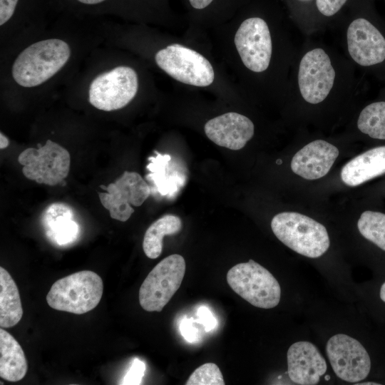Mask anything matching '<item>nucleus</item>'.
<instances>
[{
    "label": "nucleus",
    "instance_id": "nucleus-25",
    "mask_svg": "<svg viewBox=\"0 0 385 385\" xmlns=\"http://www.w3.org/2000/svg\"><path fill=\"white\" fill-rule=\"evenodd\" d=\"M346 0H316L319 11L326 16H331L337 14Z\"/></svg>",
    "mask_w": 385,
    "mask_h": 385
},
{
    "label": "nucleus",
    "instance_id": "nucleus-28",
    "mask_svg": "<svg viewBox=\"0 0 385 385\" xmlns=\"http://www.w3.org/2000/svg\"><path fill=\"white\" fill-rule=\"evenodd\" d=\"M19 0H0V25L6 23L13 16Z\"/></svg>",
    "mask_w": 385,
    "mask_h": 385
},
{
    "label": "nucleus",
    "instance_id": "nucleus-14",
    "mask_svg": "<svg viewBox=\"0 0 385 385\" xmlns=\"http://www.w3.org/2000/svg\"><path fill=\"white\" fill-rule=\"evenodd\" d=\"M287 373L297 384L315 385L327 369V363L317 348L309 342L292 344L287 351Z\"/></svg>",
    "mask_w": 385,
    "mask_h": 385
},
{
    "label": "nucleus",
    "instance_id": "nucleus-4",
    "mask_svg": "<svg viewBox=\"0 0 385 385\" xmlns=\"http://www.w3.org/2000/svg\"><path fill=\"white\" fill-rule=\"evenodd\" d=\"M103 292L101 277L94 272L83 270L56 281L46 296L53 309L82 314L93 309Z\"/></svg>",
    "mask_w": 385,
    "mask_h": 385
},
{
    "label": "nucleus",
    "instance_id": "nucleus-12",
    "mask_svg": "<svg viewBox=\"0 0 385 385\" xmlns=\"http://www.w3.org/2000/svg\"><path fill=\"white\" fill-rule=\"evenodd\" d=\"M207 138L218 146L238 150L255 134V124L245 115L229 111L208 118L203 124Z\"/></svg>",
    "mask_w": 385,
    "mask_h": 385
},
{
    "label": "nucleus",
    "instance_id": "nucleus-13",
    "mask_svg": "<svg viewBox=\"0 0 385 385\" xmlns=\"http://www.w3.org/2000/svg\"><path fill=\"white\" fill-rule=\"evenodd\" d=\"M187 11V29L207 33L232 18L240 0H183Z\"/></svg>",
    "mask_w": 385,
    "mask_h": 385
},
{
    "label": "nucleus",
    "instance_id": "nucleus-11",
    "mask_svg": "<svg viewBox=\"0 0 385 385\" xmlns=\"http://www.w3.org/2000/svg\"><path fill=\"white\" fill-rule=\"evenodd\" d=\"M336 73L328 54L320 48L312 49L302 58L298 86L302 98L312 104L323 101L330 93Z\"/></svg>",
    "mask_w": 385,
    "mask_h": 385
},
{
    "label": "nucleus",
    "instance_id": "nucleus-5",
    "mask_svg": "<svg viewBox=\"0 0 385 385\" xmlns=\"http://www.w3.org/2000/svg\"><path fill=\"white\" fill-rule=\"evenodd\" d=\"M226 279L235 293L256 307L270 309L279 302V282L266 268L252 260L233 266Z\"/></svg>",
    "mask_w": 385,
    "mask_h": 385
},
{
    "label": "nucleus",
    "instance_id": "nucleus-34",
    "mask_svg": "<svg viewBox=\"0 0 385 385\" xmlns=\"http://www.w3.org/2000/svg\"><path fill=\"white\" fill-rule=\"evenodd\" d=\"M301 1H309V0H301Z\"/></svg>",
    "mask_w": 385,
    "mask_h": 385
},
{
    "label": "nucleus",
    "instance_id": "nucleus-1",
    "mask_svg": "<svg viewBox=\"0 0 385 385\" xmlns=\"http://www.w3.org/2000/svg\"><path fill=\"white\" fill-rule=\"evenodd\" d=\"M217 58L242 90H264L262 81L274 68V39L266 19L242 16L239 11L227 21L207 32Z\"/></svg>",
    "mask_w": 385,
    "mask_h": 385
},
{
    "label": "nucleus",
    "instance_id": "nucleus-27",
    "mask_svg": "<svg viewBox=\"0 0 385 385\" xmlns=\"http://www.w3.org/2000/svg\"><path fill=\"white\" fill-rule=\"evenodd\" d=\"M192 318H185L180 325V330L182 336L185 340L192 343L198 339V329L193 325Z\"/></svg>",
    "mask_w": 385,
    "mask_h": 385
},
{
    "label": "nucleus",
    "instance_id": "nucleus-10",
    "mask_svg": "<svg viewBox=\"0 0 385 385\" xmlns=\"http://www.w3.org/2000/svg\"><path fill=\"white\" fill-rule=\"evenodd\" d=\"M326 351L335 374L347 382L364 380L371 369L369 355L362 344L343 334L332 337L326 345Z\"/></svg>",
    "mask_w": 385,
    "mask_h": 385
},
{
    "label": "nucleus",
    "instance_id": "nucleus-21",
    "mask_svg": "<svg viewBox=\"0 0 385 385\" xmlns=\"http://www.w3.org/2000/svg\"><path fill=\"white\" fill-rule=\"evenodd\" d=\"M357 127L369 137L385 140V101L371 103L361 111Z\"/></svg>",
    "mask_w": 385,
    "mask_h": 385
},
{
    "label": "nucleus",
    "instance_id": "nucleus-8",
    "mask_svg": "<svg viewBox=\"0 0 385 385\" xmlns=\"http://www.w3.org/2000/svg\"><path fill=\"white\" fill-rule=\"evenodd\" d=\"M38 148H29L18 158L26 178L40 184L56 185L61 183L70 170L71 156L59 144L47 140Z\"/></svg>",
    "mask_w": 385,
    "mask_h": 385
},
{
    "label": "nucleus",
    "instance_id": "nucleus-29",
    "mask_svg": "<svg viewBox=\"0 0 385 385\" xmlns=\"http://www.w3.org/2000/svg\"><path fill=\"white\" fill-rule=\"evenodd\" d=\"M9 145V139L2 133H0V148L4 149Z\"/></svg>",
    "mask_w": 385,
    "mask_h": 385
},
{
    "label": "nucleus",
    "instance_id": "nucleus-17",
    "mask_svg": "<svg viewBox=\"0 0 385 385\" xmlns=\"http://www.w3.org/2000/svg\"><path fill=\"white\" fill-rule=\"evenodd\" d=\"M385 173V146L370 149L354 158L341 171L342 181L356 186Z\"/></svg>",
    "mask_w": 385,
    "mask_h": 385
},
{
    "label": "nucleus",
    "instance_id": "nucleus-30",
    "mask_svg": "<svg viewBox=\"0 0 385 385\" xmlns=\"http://www.w3.org/2000/svg\"><path fill=\"white\" fill-rule=\"evenodd\" d=\"M77 1L84 4L95 5V4L101 3L104 1L105 0H77Z\"/></svg>",
    "mask_w": 385,
    "mask_h": 385
},
{
    "label": "nucleus",
    "instance_id": "nucleus-33",
    "mask_svg": "<svg viewBox=\"0 0 385 385\" xmlns=\"http://www.w3.org/2000/svg\"><path fill=\"white\" fill-rule=\"evenodd\" d=\"M330 379V376L329 375L325 376V379L328 381Z\"/></svg>",
    "mask_w": 385,
    "mask_h": 385
},
{
    "label": "nucleus",
    "instance_id": "nucleus-7",
    "mask_svg": "<svg viewBox=\"0 0 385 385\" xmlns=\"http://www.w3.org/2000/svg\"><path fill=\"white\" fill-rule=\"evenodd\" d=\"M186 270L185 259L178 254L158 263L139 289V302L147 312H161L180 288Z\"/></svg>",
    "mask_w": 385,
    "mask_h": 385
},
{
    "label": "nucleus",
    "instance_id": "nucleus-3",
    "mask_svg": "<svg viewBox=\"0 0 385 385\" xmlns=\"http://www.w3.org/2000/svg\"><path fill=\"white\" fill-rule=\"evenodd\" d=\"M271 227L283 244L307 257H321L329 247L325 227L298 212H283L276 215L272 220Z\"/></svg>",
    "mask_w": 385,
    "mask_h": 385
},
{
    "label": "nucleus",
    "instance_id": "nucleus-26",
    "mask_svg": "<svg viewBox=\"0 0 385 385\" xmlns=\"http://www.w3.org/2000/svg\"><path fill=\"white\" fill-rule=\"evenodd\" d=\"M197 315L198 319L197 320H195V322L203 324L206 332L215 329L217 325V321L207 307L205 306L199 307Z\"/></svg>",
    "mask_w": 385,
    "mask_h": 385
},
{
    "label": "nucleus",
    "instance_id": "nucleus-18",
    "mask_svg": "<svg viewBox=\"0 0 385 385\" xmlns=\"http://www.w3.org/2000/svg\"><path fill=\"white\" fill-rule=\"evenodd\" d=\"M28 369L24 352L19 342L8 332L0 329V376L6 381L21 380Z\"/></svg>",
    "mask_w": 385,
    "mask_h": 385
},
{
    "label": "nucleus",
    "instance_id": "nucleus-9",
    "mask_svg": "<svg viewBox=\"0 0 385 385\" xmlns=\"http://www.w3.org/2000/svg\"><path fill=\"white\" fill-rule=\"evenodd\" d=\"M107 192H99L103 206L109 211L111 218L127 221L134 212L130 205L140 206L149 197L150 188L136 172L125 171L114 183L101 185Z\"/></svg>",
    "mask_w": 385,
    "mask_h": 385
},
{
    "label": "nucleus",
    "instance_id": "nucleus-32",
    "mask_svg": "<svg viewBox=\"0 0 385 385\" xmlns=\"http://www.w3.org/2000/svg\"><path fill=\"white\" fill-rule=\"evenodd\" d=\"M357 385H379L380 384L376 382H364V383H356Z\"/></svg>",
    "mask_w": 385,
    "mask_h": 385
},
{
    "label": "nucleus",
    "instance_id": "nucleus-22",
    "mask_svg": "<svg viewBox=\"0 0 385 385\" xmlns=\"http://www.w3.org/2000/svg\"><path fill=\"white\" fill-rule=\"evenodd\" d=\"M357 227L363 237L385 251V214L364 211L358 220Z\"/></svg>",
    "mask_w": 385,
    "mask_h": 385
},
{
    "label": "nucleus",
    "instance_id": "nucleus-15",
    "mask_svg": "<svg viewBox=\"0 0 385 385\" xmlns=\"http://www.w3.org/2000/svg\"><path fill=\"white\" fill-rule=\"evenodd\" d=\"M338 148L322 140L312 141L294 155L292 171L307 180H316L326 175L339 155Z\"/></svg>",
    "mask_w": 385,
    "mask_h": 385
},
{
    "label": "nucleus",
    "instance_id": "nucleus-24",
    "mask_svg": "<svg viewBox=\"0 0 385 385\" xmlns=\"http://www.w3.org/2000/svg\"><path fill=\"white\" fill-rule=\"evenodd\" d=\"M145 371V364L143 361L135 359L126 373L123 384H140L144 376Z\"/></svg>",
    "mask_w": 385,
    "mask_h": 385
},
{
    "label": "nucleus",
    "instance_id": "nucleus-19",
    "mask_svg": "<svg viewBox=\"0 0 385 385\" xmlns=\"http://www.w3.org/2000/svg\"><path fill=\"white\" fill-rule=\"evenodd\" d=\"M23 316V308L17 285L10 274L0 267V327L10 328Z\"/></svg>",
    "mask_w": 385,
    "mask_h": 385
},
{
    "label": "nucleus",
    "instance_id": "nucleus-20",
    "mask_svg": "<svg viewBox=\"0 0 385 385\" xmlns=\"http://www.w3.org/2000/svg\"><path fill=\"white\" fill-rule=\"evenodd\" d=\"M182 229L181 219L174 215H165L153 222L145 231L143 242L145 255L150 259L158 257L163 250L165 235H175Z\"/></svg>",
    "mask_w": 385,
    "mask_h": 385
},
{
    "label": "nucleus",
    "instance_id": "nucleus-23",
    "mask_svg": "<svg viewBox=\"0 0 385 385\" xmlns=\"http://www.w3.org/2000/svg\"><path fill=\"white\" fill-rule=\"evenodd\" d=\"M186 385H224L219 367L214 363H206L196 369L186 381Z\"/></svg>",
    "mask_w": 385,
    "mask_h": 385
},
{
    "label": "nucleus",
    "instance_id": "nucleus-2",
    "mask_svg": "<svg viewBox=\"0 0 385 385\" xmlns=\"http://www.w3.org/2000/svg\"><path fill=\"white\" fill-rule=\"evenodd\" d=\"M70 56V47L63 40L49 38L34 43L14 61L13 78L23 87L39 86L58 72Z\"/></svg>",
    "mask_w": 385,
    "mask_h": 385
},
{
    "label": "nucleus",
    "instance_id": "nucleus-16",
    "mask_svg": "<svg viewBox=\"0 0 385 385\" xmlns=\"http://www.w3.org/2000/svg\"><path fill=\"white\" fill-rule=\"evenodd\" d=\"M46 233L49 239L58 245H66L76 240L79 227L73 220L72 208L63 202L48 205L42 217Z\"/></svg>",
    "mask_w": 385,
    "mask_h": 385
},
{
    "label": "nucleus",
    "instance_id": "nucleus-6",
    "mask_svg": "<svg viewBox=\"0 0 385 385\" xmlns=\"http://www.w3.org/2000/svg\"><path fill=\"white\" fill-rule=\"evenodd\" d=\"M140 90V76L130 66H119L98 75L91 83L90 103L105 111L128 106Z\"/></svg>",
    "mask_w": 385,
    "mask_h": 385
},
{
    "label": "nucleus",
    "instance_id": "nucleus-31",
    "mask_svg": "<svg viewBox=\"0 0 385 385\" xmlns=\"http://www.w3.org/2000/svg\"><path fill=\"white\" fill-rule=\"evenodd\" d=\"M380 297L385 302V282L381 285L380 289Z\"/></svg>",
    "mask_w": 385,
    "mask_h": 385
}]
</instances>
